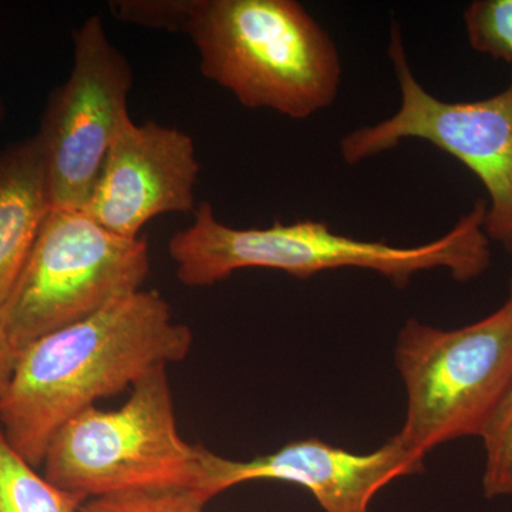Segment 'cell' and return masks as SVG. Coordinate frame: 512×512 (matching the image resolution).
<instances>
[{"instance_id": "cell-5", "label": "cell", "mask_w": 512, "mask_h": 512, "mask_svg": "<svg viewBox=\"0 0 512 512\" xmlns=\"http://www.w3.org/2000/svg\"><path fill=\"white\" fill-rule=\"evenodd\" d=\"M394 355L407 396L396 434L404 447L426 457L448 441L481 437L512 382V301L454 330L409 319Z\"/></svg>"}, {"instance_id": "cell-14", "label": "cell", "mask_w": 512, "mask_h": 512, "mask_svg": "<svg viewBox=\"0 0 512 512\" xmlns=\"http://www.w3.org/2000/svg\"><path fill=\"white\" fill-rule=\"evenodd\" d=\"M464 25L476 52L512 63V0H476L464 10Z\"/></svg>"}, {"instance_id": "cell-8", "label": "cell", "mask_w": 512, "mask_h": 512, "mask_svg": "<svg viewBox=\"0 0 512 512\" xmlns=\"http://www.w3.org/2000/svg\"><path fill=\"white\" fill-rule=\"evenodd\" d=\"M73 67L47 97L36 136L49 173L52 207L83 210L120 124L128 113L134 72L111 42L100 16L73 32Z\"/></svg>"}, {"instance_id": "cell-10", "label": "cell", "mask_w": 512, "mask_h": 512, "mask_svg": "<svg viewBox=\"0 0 512 512\" xmlns=\"http://www.w3.org/2000/svg\"><path fill=\"white\" fill-rule=\"evenodd\" d=\"M201 164L191 136L156 121L120 124L99 180L82 211L127 239L163 214L195 211Z\"/></svg>"}, {"instance_id": "cell-15", "label": "cell", "mask_w": 512, "mask_h": 512, "mask_svg": "<svg viewBox=\"0 0 512 512\" xmlns=\"http://www.w3.org/2000/svg\"><path fill=\"white\" fill-rule=\"evenodd\" d=\"M207 503L190 488L127 491L90 498L79 512H204Z\"/></svg>"}, {"instance_id": "cell-19", "label": "cell", "mask_w": 512, "mask_h": 512, "mask_svg": "<svg viewBox=\"0 0 512 512\" xmlns=\"http://www.w3.org/2000/svg\"><path fill=\"white\" fill-rule=\"evenodd\" d=\"M508 299H511V301H512V278H511V282H510V295H508Z\"/></svg>"}, {"instance_id": "cell-3", "label": "cell", "mask_w": 512, "mask_h": 512, "mask_svg": "<svg viewBox=\"0 0 512 512\" xmlns=\"http://www.w3.org/2000/svg\"><path fill=\"white\" fill-rule=\"evenodd\" d=\"M187 35L202 76L247 109L305 120L338 97V49L295 0H200Z\"/></svg>"}, {"instance_id": "cell-9", "label": "cell", "mask_w": 512, "mask_h": 512, "mask_svg": "<svg viewBox=\"0 0 512 512\" xmlns=\"http://www.w3.org/2000/svg\"><path fill=\"white\" fill-rule=\"evenodd\" d=\"M423 471L424 457L404 447L397 436L372 453L303 439L251 460H232L200 446L194 491L208 503L248 481H284L308 490L325 512H369L373 498L386 485Z\"/></svg>"}, {"instance_id": "cell-18", "label": "cell", "mask_w": 512, "mask_h": 512, "mask_svg": "<svg viewBox=\"0 0 512 512\" xmlns=\"http://www.w3.org/2000/svg\"><path fill=\"white\" fill-rule=\"evenodd\" d=\"M6 116V104L5 100H3L2 94H0V124L3 123Z\"/></svg>"}, {"instance_id": "cell-16", "label": "cell", "mask_w": 512, "mask_h": 512, "mask_svg": "<svg viewBox=\"0 0 512 512\" xmlns=\"http://www.w3.org/2000/svg\"><path fill=\"white\" fill-rule=\"evenodd\" d=\"M198 3L200 0H114L109 9L121 22L187 35Z\"/></svg>"}, {"instance_id": "cell-6", "label": "cell", "mask_w": 512, "mask_h": 512, "mask_svg": "<svg viewBox=\"0 0 512 512\" xmlns=\"http://www.w3.org/2000/svg\"><path fill=\"white\" fill-rule=\"evenodd\" d=\"M150 269L146 238L119 237L82 210L53 208L0 305V323L20 352L141 291Z\"/></svg>"}, {"instance_id": "cell-13", "label": "cell", "mask_w": 512, "mask_h": 512, "mask_svg": "<svg viewBox=\"0 0 512 512\" xmlns=\"http://www.w3.org/2000/svg\"><path fill=\"white\" fill-rule=\"evenodd\" d=\"M485 466L483 491L485 498L512 495V382L488 421L483 436Z\"/></svg>"}, {"instance_id": "cell-4", "label": "cell", "mask_w": 512, "mask_h": 512, "mask_svg": "<svg viewBox=\"0 0 512 512\" xmlns=\"http://www.w3.org/2000/svg\"><path fill=\"white\" fill-rule=\"evenodd\" d=\"M42 468L50 483L82 501L127 491L194 490L200 446L178 430L167 366L134 383L117 409L94 406L67 421L50 441Z\"/></svg>"}, {"instance_id": "cell-1", "label": "cell", "mask_w": 512, "mask_h": 512, "mask_svg": "<svg viewBox=\"0 0 512 512\" xmlns=\"http://www.w3.org/2000/svg\"><path fill=\"white\" fill-rule=\"evenodd\" d=\"M192 343V330L175 320L170 302L156 289H141L20 350L0 397V429L40 468L67 421L130 390L151 370L183 362Z\"/></svg>"}, {"instance_id": "cell-17", "label": "cell", "mask_w": 512, "mask_h": 512, "mask_svg": "<svg viewBox=\"0 0 512 512\" xmlns=\"http://www.w3.org/2000/svg\"><path fill=\"white\" fill-rule=\"evenodd\" d=\"M18 349L10 342L6 335L2 323H0V397L8 389L10 379L15 372L16 362H18Z\"/></svg>"}, {"instance_id": "cell-7", "label": "cell", "mask_w": 512, "mask_h": 512, "mask_svg": "<svg viewBox=\"0 0 512 512\" xmlns=\"http://www.w3.org/2000/svg\"><path fill=\"white\" fill-rule=\"evenodd\" d=\"M389 59L399 83V110L375 126L350 131L340 154L350 165L392 150L404 140H421L466 165L487 190L484 231L512 255V70L503 92L476 101L440 100L414 76L402 30L394 23Z\"/></svg>"}, {"instance_id": "cell-11", "label": "cell", "mask_w": 512, "mask_h": 512, "mask_svg": "<svg viewBox=\"0 0 512 512\" xmlns=\"http://www.w3.org/2000/svg\"><path fill=\"white\" fill-rule=\"evenodd\" d=\"M52 207L45 153L35 136L0 151V305L25 265Z\"/></svg>"}, {"instance_id": "cell-12", "label": "cell", "mask_w": 512, "mask_h": 512, "mask_svg": "<svg viewBox=\"0 0 512 512\" xmlns=\"http://www.w3.org/2000/svg\"><path fill=\"white\" fill-rule=\"evenodd\" d=\"M83 503L16 453L0 429V512H79Z\"/></svg>"}, {"instance_id": "cell-2", "label": "cell", "mask_w": 512, "mask_h": 512, "mask_svg": "<svg viewBox=\"0 0 512 512\" xmlns=\"http://www.w3.org/2000/svg\"><path fill=\"white\" fill-rule=\"evenodd\" d=\"M485 214L487 201L478 200L443 237L416 247H394L338 234L322 221L232 228L218 220L210 202L202 201L195 208L192 225L168 242V254L178 281L190 288L215 285L234 272L254 268L274 269L299 279L333 269H367L397 288L409 285L420 272L444 268L456 281L468 282L490 266Z\"/></svg>"}]
</instances>
